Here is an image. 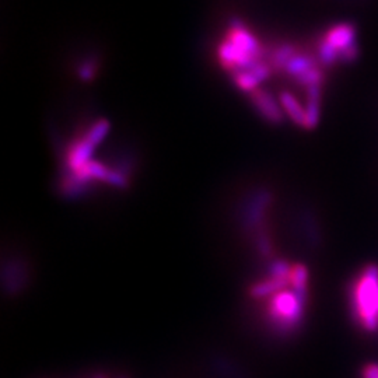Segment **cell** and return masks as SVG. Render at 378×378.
Here are the masks:
<instances>
[{
    "mask_svg": "<svg viewBox=\"0 0 378 378\" xmlns=\"http://www.w3.org/2000/svg\"><path fill=\"white\" fill-rule=\"evenodd\" d=\"M308 269L303 263L293 265L290 273V286L297 293H308Z\"/></svg>",
    "mask_w": 378,
    "mask_h": 378,
    "instance_id": "9a60e30c",
    "label": "cell"
},
{
    "mask_svg": "<svg viewBox=\"0 0 378 378\" xmlns=\"http://www.w3.org/2000/svg\"><path fill=\"white\" fill-rule=\"evenodd\" d=\"M360 57V48H359V43H353L350 46H348V48L339 51V63H353L359 59Z\"/></svg>",
    "mask_w": 378,
    "mask_h": 378,
    "instance_id": "44dd1931",
    "label": "cell"
},
{
    "mask_svg": "<svg viewBox=\"0 0 378 378\" xmlns=\"http://www.w3.org/2000/svg\"><path fill=\"white\" fill-rule=\"evenodd\" d=\"M293 265L285 259H276L269 265V276L273 279H283L290 281Z\"/></svg>",
    "mask_w": 378,
    "mask_h": 378,
    "instance_id": "ac0fdd59",
    "label": "cell"
},
{
    "mask_svg": "<svg viewBox=\"0 0 378 378\" xmlns=\"http://www.w3.org/2000/svg\"><path fill=\"white\" fill-rule=\"evenodd\" d=\"M110 129H111L110 122L107 119H100L90 126V129L87 130V133L84 136L91 141L94 146L97 148L101 145V141L107 137Z\"/></svg>",
    "mask_w": 378,
    "mask_h": 378,
    "instance_id": "2e32d148",
    "label": "cell"
},
{
    "mask_svg": "<svg viewBox=\"0 0 378 378\" xmlns=\"http://www.w3.org/2000/svg\"><path fill=\"white\" fill-rule=\"evenodd\" d=\"M279 103H280L283 111H285V114H288V117L296 125H299L301 128L306 126V108H303L300 101L293 96L292 92L281 91L279 94Z\"/></svg>",
    "mask_w": 378,
    "mask_h": 378,
    "instance_id": "30bf717a",
    "label": "cell"
},
{
    "mask_svg": "<svg viewBox=\"0 0 378 378\" xmlns=\"http://www.w3.org/2000/svg\"><path fill=\"white\" fill-rule=\"evenodd\" d=\"M353 310L364 330L378 329V266L370 265L360 275L353 290Z\"/></svg>",
    "mask_w": 378,
    "mask_h": 378,
    "instance_id": "7a4b0ae2",
    "label": "cell"
},
{
    "mask_svg": "<svg viewBox=\"0 0 378 378\" xmlns=\"http://www.w3.org/2000/svg\"><path fill=\"white\" fill-rule=\"evenodd\" d=\"M257 248L262 257L269 258L272 255V243L269 239V234L266 232L265 228L258 230L257 235Z\"/></svg>",
    "mask_w": 378,
    "mask_h": 378,
    "instance_id": "ffe728a7",
    "label": "cell"
},
{
    "mask_svg": "<svg viewBox=\"0 0 378 378\" xmlns=\"http://www.w3.org/2000/svg\"><path fill=\"white\" fill-rule=\"evenodd\" d=\"M234 74V83L240 90L247 91V92H252L257 90V87L261 84L258 81V79L250 72V70H241Z\"/></svg>",
    "mask_w": 378,
    "mask_h": 378,
    "instance_id": "e0dca14e",
    "label": "cell"
},
{
    "mask_svg": "<svg viewBox=\"0 0 378 378\" xmlns=\"http://www.w3.org/2000/svg\"><path fill=\"white\" fill-rule=\"evenodd\" d=\"M270 202L272 194L268 189H258L254 195H251V198L247 201L243 209V227L248 231H258L259 228H262V223L266 217V212L270 206Z\"/></svg>",
    "mask_w": 378,
    "mask_h": 378,
    "instance_id": "3957f363",
    "label": "cell"
},
{
    "mask_svg": "<svg viewBox=\"0 0 378 378\" xmlns=\"http://www.w3.org/2000/svg\"><path fill=\"white\" fill-rule=\"evenodd\" d=\"M308 293L281 290L270 297L268 306V321L270 328L280 337H290L301 326Z\"/></svg>",
    "mask_w": 378,
    "mask_h": 378,
    "instance_id": "6da1fadb",
    "label": "cell"
},
{
    "mask_svg": "<svg viewBox=\"0 0 378 378\" xmlns=\"http://www.w3.org/2000/svg\"><path fill=\"white\" fill-rule=\"evenodd\" d=\"M94 150H96V146H94L86 136L80 137L79 140H74L73 143L69 145L66 153L68 171L81 170L86 164L91 161Z\"/></svg>",
    "mask_w": 378,
    "mask_h": 378,
    "instance_id": "52a82bcc",
    "label": "cell"
},
{
    "mask_svg": "<svg viewBox=\"0 0 378 378\" xmlns=\"http://www.w3.org/2000/svg\"><path fill=\"white\" fill-rule=\"evenodd\" d=\"M314 68H318V62L312 55L296 54L293 57V59L288 63V66L285 69V73L296 80L297 77L303 76L304 73L310 72Z\"/></svg>",
    "mask_w": 378,
    "mask_h": 378,
    "instance_id": "7c38bea8",
    "label": "cell"
},
{
    "mask_svg": "<svg viewBox=\"0 0 378 378\" xmlns=\"http://www.w3.org/2000/svg\"><path fill=\"white\" fill-rule=\"evenodd\" d=\"M317 57L324 68H332L339 63V52L325 38L318 42Z\"/></svg>",
    "mask_w": 378,
    "mask_h": 378,
    "instance_id": "5bb4252c",
    "label": "cell"
},
{
    "mask_svg": "<svg viewBox=\"0 0 378 378\" xmlns=\"http://www.w3.org/2000/svg\"><path fill=\"white\" fill-rule=\"evenodd\" d=\"M307 104H306V126L304 129L312 130L317 128L321 118V99H322V86L315 84L306 88Z\"/></svg>",
    "mask_w": 378,
    "mask_h": 378,
    "instance_id": "9c48e42d",
    "label": "cell"
},
{
    "mask_svg": "<svg viewBox=\"0 0 378 378\" xmlns=\"http://www.w3.org/2000/svg\"><path fill=\"white\" fill-rule=\"evenodd\" d=\"M2 273L3 289L9 296L20 295L23 289L27 286L30 279L27 263L16 257H12L9 261H5Z\"/></svg>",
    "mask_w": 378,
    "mask_h": 378,
    "instance_id": "277c9868",
    "label": "cell"
},
{
    "mask_svg": "<svg viewBox=\"0 0 378 378\" xmlns=\"http://www.w3.org/2000/svg\"><path fill=\"white\" fill-rule=\"evenodd\" d=\"M290 285L289 280H283V279H265L262 281L255 283V285L250 289V296L252 299H265V297H272L276 293L285 290Z\"/></svg>",
    "mask_w": 378,
    "mask_h": 378,
    "instance_id": "8fae6325",
    "label": "cell"
},
{
    "mask_svg": "<svg viewBox=\"0 0 378 378\" xmlns=\"http://www.w3.org/2000/svg\"><path fill=\"white\" fill-rule=\"evenodd\" d=\"M361 378H378V364H367L361 371Z\"/></svg>",
    "mask_w": 378,
    "mask_h": 378,
    "instance_id": "603a6c76",
    "label": "cell"
},
{
    "mask_svg": "<svg viewBox=\"0 0 378 378\" xmlns=\"http://www.w3.org/2000/svg\"><path fill=\"white\" fill-rule=\"evenodd\" d=\"M227 39L237 46L239 50H241L243 52L248 54L250 57L255 58V59H259L261 61V57H262V48L259 42L257 41L255 37H252L250 34V31L239 21H235L230 31H228V35H227Z\"/></svg>",
    "mask_w": 378,
    "mask_h": 378,
    "instance_id": "8992f818",
    "label": "cell"
},
{
    "mask_svg": "<svg viewBox=\"0 0 378 378\" xmlns=\"http://www.w3.org/2000/svg\"><path fill=\"white\" fill-rule=\"evenodd\" d=\"M250 100L258 114L269 123L279 125L283 122V111L277 101L272 97V94L265 90H255L250 92Z\"/></svg>",
    "mask_w": 378,
    "mask_h": 378,
    "instance_id": "5b68a950",
    "label": "cell"
},
{
    "mask_svg": "<svg viewBox=\"0 0 378 378\" xmlns=\"http://www.w3.org/2000/svg\"><path fill=\"white\" fill-rule=\"evenodd\" d=\"M357 34V27L353 23H339L334 27H330L325 32L324 38L339 52L348 48V46L356 43Z\"/></svg>",
    "mask_w": 378,
    "mask_h": 378,
    "instance_id": "ba28073f",
    "label": "cell"
},
{
    "mask_svg": "<svg viewBox=\"0 0 378 378\" xmlns=\"http://www.w3.org/2000/svg\"><path fill=\"white\" fill-rule=\"evenodd\" d=\"M297 54L296 46L292 43H281L279 48L272 55V68L275 70H283L285 72L288 63L293 59V57Z\"/></svg>",
    "mask_w": 378,
    "mask_h": 378,
    "instance_id": "4fadbf2b",
    "label": "cell"
},
{
    "mask_svg": "<svg viewBox=\"0 0 378 378\" xmlns=\"http://www.w3.org/2000/svg\"><path fill=\"white\" fill-rule=\"evenodd\" d=\"M96 72H97V68H96V63H94V62H84L80 68H79V70H77V73H79V77L83 80V81H90L92 77H94V74H96Z\"/></svg>",
    "mask_w": 378,
    "mask_h": 378,
    "instance_id": "7402d4cb",
    "label": "cell"
},
{
    "mask_svg": "<svg viewBox=\"0 0 378 378\" xmlns=\"http://www.w3.org/2000/svg\"><path fill=\"white\" fill-rule=\"evenodd\" d=\"M295 81H296V84H299V86H301V87H304V88H307V87H310V86H315V84L324 86V83H325V73H324V70L318 66V68H314V69H311L310 72L304 73L303 76L297 77Z\"/></svg>",
    "mask_w": 378,
    "mask_h": 378,
    "instance_id": "d6986e66",
    "label": "cell"
}]
</instances>
